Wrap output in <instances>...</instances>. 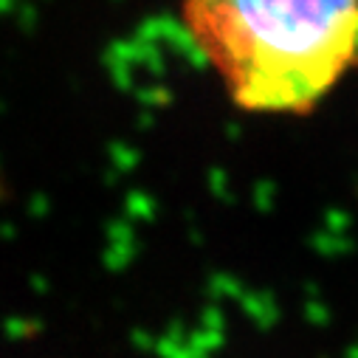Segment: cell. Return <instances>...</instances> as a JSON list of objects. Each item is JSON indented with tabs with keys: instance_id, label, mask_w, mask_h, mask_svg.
Returning a JSON list of instances; mask_svg holds the SVG:
<instances>
[{
	"instance_id": "6da1fadb",
	"label": "cell",
	"mask_w": 358,
	"mask_h": 358,
	"mask_svg": "<svg viewBox=\"0 0 358 358\" xmlns=\"http://www.w3.org/2000/svg\"><path fill=\"white\" fill-rule=\"evenodd\" d=\"M181 20L245 113H313L358 68V0H181Z\"/></svg>"
},
{
	"instance_id": "7a4b0ae2",
	"label": "cell",
	"mask_w": 358,
	"mask_h": 358,
	"mask_svg": "<svg viewBox=\"0 0 358 358\" xmlns=\"http://www.w3.org/2000/svg\"><path fill=\"white\" fill-rule=\"evenodd\" d=\"M226 347V322L220 313H209L203 324L192 333L166 330L155 338V358H215Z\"/></svg>"
},
{
	"instance_id": "3957f363",
	"label": "cell",
	"mask_w": 358,
	"mask_h": 358,
	"mask_svg": "<svg viewBox=\"0 0 358 358\" xmlns=\"http://www.w3.org/2000/svg\"><path fill=\"white\" fill-rule=\"evenodd\" d=\"M344 358H358V344H352V347H347V352H344Z\"/></svg>"
}]
</instances>
